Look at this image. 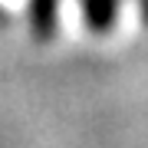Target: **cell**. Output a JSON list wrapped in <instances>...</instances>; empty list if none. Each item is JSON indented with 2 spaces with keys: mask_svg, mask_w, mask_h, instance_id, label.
<instances>
[{
  "mask_svg": "<svg viewBox=\"0 0 148 148\" xmlns=\"http://www.w3.org/2000/svg\"><path fill=\"white\" fill-rule=\"evenodd\" d=\"M27 16H30V30L40 43L53 40L56 27H59V0H30L27 3Z\"/></svg>",
  "mask_w": 148,
  "mask_h": 148,
  "instance_id": "6da1fadb",
  "label": "cell"
},
{
  "mask_svg": "<svg viewBox=\"0 0 148 148\" xmlns=\"http://www.w3.org/2000/svg\"><path fill=\"white\" fill-rule=\"evenodd\" d=\"M79 7L92 33H109L119 20V0H79Z\"/></svg>",
  "mask_w": 148,
  "mask_h": 148,
  "instance_id": "7a4b0ae2",
  "label": "cell"
},
{
  "mask_svg": "<svg viewBox=\"0 0 148 148\" xmlns=\"http://www.w3.org/2000/svg\"><path fill=\"white\" fill-rule=\"evenodd\" d=\"M135 3H138V13H142V23L148 27V0H135Z\"/></svg>",
  "mask_w": 148,
  "mask_h": 148,
  "instance_id": "3957f363",
  "label": "cell"
}]
</instances>
